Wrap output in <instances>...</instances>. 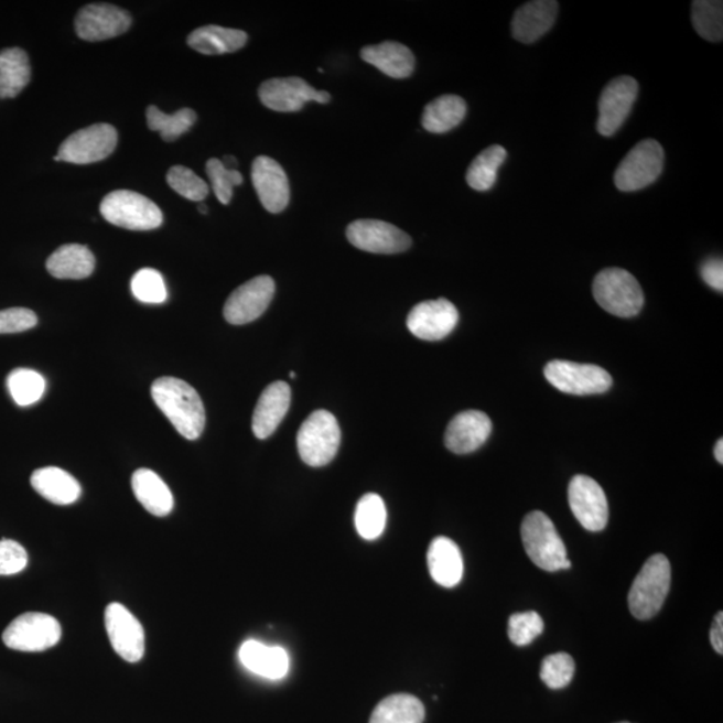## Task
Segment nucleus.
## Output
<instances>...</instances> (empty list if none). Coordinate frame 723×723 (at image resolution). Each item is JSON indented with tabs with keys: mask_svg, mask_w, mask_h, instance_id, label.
I'll use <instances>...</instances> for the list:
<instances>
[{
	"mask_svg": "<svg viewBox=\"0 0 723 723\" xmlns=\"http://www.w3.org/2000/svg\"><path fill=\"white\" fill-rule=\"evenodd\" d=\"M694 29L703 40L721 42L723 36V3L716 0H697L691 8Z\"/></svg>",
	"mask_w": 723,
	"mask_h": 723,
	"instance_id": "e433bc0d",
	"label": "nucleus"
},
{
	"mask_svg": "<svg viewBox=\"0 0 723 723\" xmlns=\"http://www.w3.org/2000/svg\"><path fill=\"white\" fill-rule=\"evenodd\" d=\"M558 2L553 0H533L522 4L515 12L512 20V34L516 41L533 43L547 34L557 21Z\"/></svg>",
	"mask_w": 723,
	"mask_h": 723,
	"instance_id": "4be33fe9",
	"label": "nucleus"
},
{
	"mask_svg": "<svg viewBox=\"0 0 723 723\" xmlns=\"http://www.w3.org/2000/svg\"><path fill=\"white\" fill-rule=\"evenodd\" d=\"M39 323L34 311L14 307L0 311V334H15L28 332Z\"/></svg>",
	"mask_w": 723,
	"mask_h": 723,
	"instance_id": "c03bdc74",
	"label": "nucleus"
},
{
	"mask_svg": "<svg viewBox=\"0 0 723 723\" xmlns=\"http://www.w3.org/2000/svg\"><path fill=\"white\" fill-rule=\"evenodd\" d=\"M671 584V565L662 553L652 554L641 566L629 590L628 607L635 618H654L662 608Z\"/></svg>",
	"mask_w": 723,
	"mask_h": 723,
	"instance_id": "7ed1b4c3",
	"label": "nucleus"
},
{
	"mask_svg": "<svg viewBox=\"0 0 723 723\" xmlns=\"http://www.w3.org/2000/svg\"><path fill=\"white\" fill-rule=\"evenodd\" d=\"M524 550L536 566L548 572L570 570L571 562L552 520L540 510L527 515L521 526Z\"/></svg>",
	"mask_w": 723,
	"mask_h": 723,
	"instance_id": "f03ea898",
	"label": "nucleus"
},
{
	"mask_svg": "<svg viewBox=\"0 0 723 723\" xmlns=\"http://www.w3.org/2000/svg\"><path fill=\"white\" fill-rule=\"evenodd\" d=\"M158 408L186 440H197L205 428V409L198 392L181 379L164 377L152 385Z\"/></svg>",
	"mask_w": 723,
	"mask_h": 723,
	"instance_id": "f257e3e1",
	"label": "nucleus"
},
{
	"mask_svg": "<svg viewBox=\"0 0 723 723\" xmlns=\"http://www.w3.org/2000/svg\"><path fill=\"white\" fill-rule=\"evenodd\" d=\"M575 675V660L566 652H557L542 660L540 678L548 688L564 689Z\"/></svg>",
	"mask_w": 723,
	"mask_h": 723,
	"instance_id": "58836bf2",
	"label": "nucleus"
},
{
	"mask_svg": "<svg viewBox=\"0 0 723 723\" xmlns=\"http://www.w3.org/2000/svg\"><path fill=\"white\" fill-rule=\"evenodd\" d=\"M425 706L419 698L410 694H395L385 698L374 710L370 723H423Z\"/></svg>",
	"mask_w": 723,
	"mask_h": 723,
	"instance_id": "2f4dec72",
	"label": "nucleus"
},
{
	"mask_svg": "<svg viewBox=\"0 0 723 723\" xmlns=\"http://www.w3.org/2000/svg\"><path fill=\"white\" fill-rule=\"evenodd\" d=\"M166 181L174 192L191 202L202 203L209 193L208 184L190 168L183 165L172 166L166 174Z\"/></svg>",
	"mask_w": 723,
	"mask_h": 723,
	"instance_id": "4c0bfd02",
	"label": "nucleus"
},
{
	"mask_svg": "<svg viewBox=\"0 0 723 723\" xmlns=\"http://www.w3.org/2000/svg\"><path fill=\"white\" fill-rule=\"evenodd\" d=\"M386 505L376 494H367L360 498L357 510H355V527L360 538L365 540H376L385 531Z\"/></svg>",
	"mask_w": 723,
	"mask_h": 723,
	"instance_id": "72a5a7b5",
	"label": "nucleus"
},
{
	"mask_svg": "<svg viewBox=\"0 0 723 723\" xmlns=\"http://www.w3.org/2000/svg\"><path fill=\"white\" fill-rule=\"evenodd\" d=\"M572 514L583 528L601 532L608 522V501L602 486L589 476H575L569 486Z\"/></svg>",
	"mask_w": 723,
	"mask_h": 723,
	"instance_id": "4468645a",
	"label": "nucleus"
},
{
	"mask_svg": "<svg viewBox=\"0 0 723 723\" xmlns=\"http://www.w3.org/2000/svg\"><path fill=\"white\" fill-rule=\"evenodd\" d=\"M147 120L149 129L160 132L162 140L172 142L188 132L195 125L197 116L195 110L186 108L174 115H166L162 114L158 106L152 105L147 109Z\"/></svg>",
	"mask_w": 723,
	"mask_h": 723,
	"instance_id": "f704fd0d",
	"label": "nucleus"
},
{
	"mask_svg": "<svg viewBox=\"0 0 723 723\" xmlns=\"http://www.w3.org/2000/svg\"><path fill=\"white\" fill-rule=\"evenodd\" d=\"M105 627L111 647L127 662L136 663L145 652V633L141 623L120 603H111L105 609Z\"/></svg>",
	"mask_w": 723,
	"mask_h": 723,
	"instance_id": "ddd939ff",
	"label": "nucleus"
},
{
	"mask_svg": "<svg viewBox=\"0 0 723 723\" xmlns=\"http://www.w3.org/2000/svg\"><path fill=\"white\" fill-rule=\"evenodd\" d=\"M665 152L656 140H645L635 145L615 172V185L622 192L646 188L663 171Z\"/></svg>",
	"mask_w": 723,
	"mask_h": 723,
	"instance_id": "0eeeda50",
	"label": "nucleus"
},
{
	"mask_svg": "<svg viewBox=\"0 0 723 723\" xmlns=\"http://www.w3.org/2000/svg\"><path fill=\"white\" fill-rule=\"evenodd\" d=\"M251 176L261 205L271 214L283 212L290 203V184L279 162L259 155L253 161Z\"/></svg>",
	"mask_w": 723,
	"mask_h": 723,
	"instance_id": "6ab92c4d",
	"label": "nucleus"
},
{
	"mask_svg": "<svg viewBox=\"0 0 723 723\" xmlns=\"http://www.w3.org/2000/svg\"><path fill=\"white\" fill-rule=\"evenodd\" d=\"M619 723H632V722H619Z\"/></svg>",
	"mask_w": 723,
	"mask_h": 723,
	"instance_id": "603ef678",
	"label": "nucleus"
},
{
	"mask_svg": "<svg viewBox=\"0 0 723 723\" xmlns=\"http://www.w3.org/2000/svg\"><path fill=\"white\" fill-rule=\"evenodd\" d=\"M291 403V388L283 381L273 382L259 398L252 417V432L259 440L272 435L284 420Z\"/></svg>",
	"mask_w": 723,
	"mask_h": 723,
	"instance_id": "412c9836",
	"label": "nucleus"
},
{
	"mask_svg": "<svg viewBox=\"0 0 723 723\" xmlns=\"http://www.w3.org/2000/svg\"><path fill=\"white\" fill-rule=\"evenodd\" d=\"M544 632V622L535 611L515 614L508 623V637L516 646H528Z\"/></svg>",
	"mask_w": 723,
	"mask_h": 723,
	"instance_id": "a19ab883",
	"label": "nucleus"
},
{
	"mask_svg": "<svg viewBox=\"0 0 723 723\" xmlns=\"http://www.w3.org/2000/svg\"><path fill=\"white\" fill-rule=\"evenodd\" d=\"M507 160V151L501 145H492L479 153L466 172V183L471 188L485 192L494 188L497 172Z\"/></svg>",
	"mask_w": 723,
	"mask_h": 723,
	"instance_id": "473e14b6",
	"label": "nucleus"
},
{
	"mask_svg": "<svg viewBox=\"0 0 723 723\" xmlns=\"http://www.w3.org/2000/svg\"><path fill=\"white\" fill-rule=\"evenodd\" d=\"M104 219L130 230H152L164 222L161 209L148 197L132 191H115L101 203Z\"/></svg>",
	"mask_w": 723,
	"mask_h": 723,
	"instance_id": "423d86ee",
	"label": "nucleus"
},
{
	"mask_svg": "<svg viewBox=\"0 0 723 723\" xmlns=\"http://www.w3.org/2000/svg\"><path fill=\"white\" fill-rule=\"evenodd\" d=\"M347 239L354 247L371 253H401L408 251L411 239L402 229L381 220L364 219L350 224Z\"/></svg>",
	"mask_w": 723,
	"mask_h": 723,
	"instance_id": "2eb2a0df",
	"label": "nucleus"
},
{
	"mask_svg": "<svg viewBox=\"0 0 723 723\" xmlns=\"http://www.w3.org/2000/svg\"><path fill=\"white\" fill-rule=\"evenodd\" d=\"M198 211H201V214L205 215L208 212L207 205L201 204L198 205Z\"/></svg>",
	"mask_w": 723,
	"mask_h": 723,
	"instance_id": "8fccbe9b",
	"label": "nucleus"
},
{
	"mask_svg": "<svg viewBox=\"0 0 723 723\" xmlns=\"http://www.w3.org/2000/svg\"><path fill=\"white\" fill-rule=\"evenodd\" d=\"M224 166L227 168V170H235V166L238 165V162L233 158V155H226L224 158V161H222Z\"/></svg>",
	"mask_w": 723,
	"mask_h": 723,
	"instance_id": "09e8293b",
	"label": "nucleus"
},
{
	"mask_svg": "<svg viewBox=\"0 0 723 723\" xmlns=\"http://www.w3.org/2000/svg\"><path fill=\"white\" fill-rule=\"evenodd\" d=\"M458 311L447 299L414 305L408 316V328L422 341H441L456 328Z\"/></svg>",
	"mask_w": 723,
	"mask_h": 723,
	"instance_id": "a211bd4d",
	"label": "nucleus"
},
{
	"mask_svg": "<svg viewBox=\"0 0 723 723\" xmlns=\"http://www.w3.org/2000/svg\"><path fill=\"white\" fill-rule=\"evenodd\" d=\"M132 26V17L117 6L108 3L87 4L76 18V31L80 40L99 42L127 33Z\"/></svg>",
	"mask_w": 723,
	"mask_h": 723,
	"instance_id": "dca6fc26",
	"label": "nucleus"
},
{
	"mask_svg": "<svg viewBox=\"0 0 723 723\" xmlns=\"http://www.w3.org/2000/svg\"><path fill=\"white\" fill-rule=\"evenodd\" d=\"M62 637L60 622L52 615L26 613L18 616L4 629L3 641L11 650L41 652L58 645Z\"/></svg>",
	"mask_w": 723,
	"mask_h": 723,
	"instance_id": "1a4fd4ad",
	"label": "nucleus"
},
{
	"mask_svg": "<svg viewBox=\"0 0 723 723\" xmlns=\"http://www.w3.org/2000/svg\"><path fill=\"white\" fill-rule=\"evenodd\" d=\"M592 291L597 304L615 316L638 315L645 304L644 290L638 280L622 268H607L597 273Z\"/></svg>",
	"mask_w": 723,
	"mask_h": 723,
	"instance_id": "20e7f679",
	"label": "nucleus"
},
{
	"mask_svg": "<svg viewBox=\"0 0 723 723\" xmlns=\"http://www.w3.org/2000/svg\"><path fill=\"white\" fill-rule=\"evenodd\" d=\"M701 276L704 283L715 291H723V263L722 259L713 258L704 261L701 267Z\"/></svg>",
	"mask_w": 723,
	"mask_h": 723,
	"instance_id": "a18cd8bd",
	"label": "nucleus"
},
{
	"mask_svg": "<svg viewBox=\"0 0 723 723\" xmlns=\"http://www.w3.org/2000/svg\"><path fill=\"white\" fill-rule=\"evenodd\" d=\"M207 174L217 201L224 205L229 204L233 201L235 186L242 183L241 173L236 170H227L220 160L211 159L207 162Z\"/></svg>",
	"mask_w": 723,
	"mask_h": 723,
	"instance_id": "79ce46f5",
	"label": "nucleus"
},
{
	"mask_svg": "<svg viewBox=\"0 0 723 723\" xmlns=\"http://www.w3.org/2000/svg\"><path fill=\"white\" fill-rule=\"evenodd\" d=\"M276 294V282L261 276L241 284L229 295L224 305V317L235 326L251 323L266 313Z\"/></svg>",
	"mask_w": 723,
	"mask_h": 723,
	"instance_id": "f8f14e48",
	"label": "nucleus"
},
{
	"mask_svg": "<svg viewBox=\"0 0 723 723\" xmlns=\"http://www.w3.org/2000/svg\"><path fill=\"white\" fill-rule=\"evenodd\" d=\"M36 494L57 505H71L80 496V485L71 473L57 466L41 467L31 476Z\"/></svg>",
	"mask_w": 723,
	"mask_h": 723,
	"instance_id": "a878e982",
	"label": "nucleus"
},
{
	"mask_svg": "<svg viewBox=\"0 0 723 723\" xmlns=\"http://www.w3.org/2000/svg\"><path fill=\"white\" fill-rule=\"evenodd\" d=\"M298 452L305 464L321 467L332 463L341 445V428L327 410H316L296 435Z\"/></svg>",
	"mask_w": 723,
	"mask_h": 723,
	"instance_id": "39448f33",
	"label": "nucleus"
},
{
	"mask_svg": "<svg viewBox=\"0 0 723 723\" xmlns=\"http://www.w3.org/2000/svg\"><path fill=\"white\" fill-rule=\"evenodd\" d=\"M31 67L28 54L20 47L0 52V98L9 99L21 95L30 83Z\"/></svg>",
	"mask_w": 723,
	"mask_h": 723,
	"instance_id": "c756f323",
	"label": "nucleus"
},
{
	"mask_svg": "<svg viewBox=\"0 0 723 723\" xmlns=\"http://www.w3.org/2000/svg\"><path fill=\"white\" fill-rule=\"evenodd\" d=\"M259 98L266 108L291 114L299 111L310 101L327 104L332 96L327 91L316 90L298 77L272 78L259 87Z\"/></svg>",
	"mask_w": 723,
	"mask_h": 723,
	"instance_id": "9b49d317",
	"label": "nucleus"
},
{
	"mask_svg": "<svg viewBox=\"0 0 723 723\" xmlns=\"http://www.w3.org/2000/svg\"><path fill=\"white\" fill-rule=\"evenodd\" d=\"M239 658L248 671L272 681L284 678L290 670V658L284 648L266 646L258 640L245 641Z\"/></svg>",
	"mask_w": 723,
	"mask_h": 723,
	"instance_id": "5701e85b",
	"label": "nucleus"
},
{
	"mask_svg": "<svg viewBox=\"0 0 723 723\" xmlns=\"http://www.w3.org/2000/svg\"><path fill=\"white\" fill-rule=\"evenodd\" d=\"M96 258L89 248L80 245L62 246L47 259L50 276L57 279L79 280L95 271Z\"/></svg>",
	"mask_w": 723,
	"mask_h": 723,
	"instance_id": "cd10ccee",
	"label": "nucleus"
},
{
	"mask_svg": "<svg viewBox=\"0 0 723 723\" xmlns=\"http://www.w3.org/2000/svg\"><path fill=\"white\" fill-rule=\"evenodd\" d=\"M118 134L109 123H96L68 136L62 142L55 161L71 164L87 165L108 159L115 152Z\"/></svg>",
	"mask_w": 723,
	"mask_h": 723,
	"instance_id": "9d476101",
	"label": "nucleus"
},
{
	"mask_svg": "<svg viewBox=\"0 0 723 723\" xmlns=\"http://www.w3.org/2000/svg\"><path fill=\"white\" fill-rule=\"evenodd\" d=\"M28 563V552L20 542L0 540V576L17 575L26 569Z\"/></svg>",
	"mask_w": 723,
	"mask_h": 723,
	"instance_id": "37998d69",
	"label": "nucleus"
},
{
	"mask_svg": "<svg viewBox=\"0 0 723 723\" xmlns=\"http://www.w3.org/2000/svg\"><path fill=\"white\" fill-rule=\"evenodd\" d=\"M639 86L632 77H618L604 87L600 98L597 132L604 137L614 136L625 123L638 97Z\"/></svg>",
	"mask_w": 723,
	"mask_h": 723,
	"instance_id": "f3484780",
	"label": "nucleus"
},
{
	"mask_svg": "<svg viewBox=\"0 0 723 723\" xmlns=\"http://www.w3.org/2000/svg\"><path fill=\"white\" fill-rule=\"evenodd\" d=\"M714 456H715V460L719 461L720 464H723V440L722 439L719 442H716V444H715Z\"/></svg>",
	"mask_w": 723,
	"mask_h": 723,
	"instance_id": "de8ad7c7",
	"label": "nucleus"
},
{
	"mask_svg": "<svg viewBox=\"0 0 723 723\" xmlns=\"http://www.w3.org/2000/svg\"><path fill=\"white\" fill-rule=\"evenodd\" d=\"M710 640H712V646L714 650L722 656L723 651V614L719 613L715 615L713 622L712 632H710Z\"/></svg>",
	"mask_w": 723,
	"mask_h": 723,
	"instance_id": "49530a36",
	"label": "nucleus"
},
{
	"mask_svg": "<svg viewBox=\"0 0 723 723\" xmlns=\"http://www.w3.org/2000/svg\"><path fill=\"white\" fill-rule=\"evenodd\" d=\"M8 389L17 404L30 407L45 395L46 381L39 371L15 369L8 377Z\"/></svg>",
	"mask_w": 723,
	"mask_h": 723,
	"instance_id": "c9c22d12",
	"label": "nucleus"
},
{
	"mask_svg": "<svg viewBox=\"0 0 723 723\" xmlns=\"http://www.w3.org/2000/svg\"><path fill=\"white\" fill-rule=\"evenodd\" d=\"M428 565L433 581L442 587L453 589L464 575V560L460 548L451 539L440 536L428 551Z\"/></svg>",
	"mask_w": 723,
	"mask_h": 723,
	"instance_id": "b1692460",
	"label": "nucleus"
},
{
	"mask_svg": "<svg viewBox=\"0 0 723 723\" xmlns=\"http://www.w3.org/2000/svg\"><path fill=\"white\" fill-rule=\"evenodd\" d=\"M465 116L466 104L463 98L453 95L442 96L427 105L422 115V127L435 134L451 132L463 122Z\"/></svg>",
	"mask_w": 723,
	"mask_h": 723,
	"instance_id": "7c9ffc66",
	"label": "nucleus"
},
{
	"mask_svg": "<svg viewBox=\"0 0 723 723\" xmlns=\"http://www.w3.org/2000/svg\"><path fill=\"white\" fill-rule=\"evenodd\" d=\"M248 35L245 31L220 26L198 28L188 36V45L205 55H220L238 52L245 47Z\"/></svg>",
	"mask_w": 723,
	"mask_h": 723,
	"instance_id": "c85d7f7f",
	"label": "nucleus"
},
{
	"mask_svg": "<svg viewBox=\"0 0 723 723\" xmlns=\"http://www.w3.org/2000/svg\"><path fill=\"white\" fill-rule=\"evenodd\" d=\"M544 376L553 388L572 396L602 395L613 386V378L602 367L571 360H551Z\"/></svg>",
	"mask_w": 723,
	"mask_h": 723,
	"instance_id": "6e6552de",
	"label": "nucleus"
},
{
	"mask_svg": "<svg viewBox=\"0 0 723 723\" xmlns=\"http://www.w3.org/2000/svg\"><path fill=\"white\" fill-rule=\"evenodd\" d=\"M492 433V421L483 411L467 410L457 414L449 423L445 445L456 454L476 452Z\"/></svg>",
	"mask_w": 723,
	"mask_h": 723,
	"instance_id": "aec40b11",
	"label": "nucleus"
},
{
	"mask_svg": "<svg viewBox=\"0 0 723 723\" xmlns=\"http://www.w3.org/2000/svg\"><path fill=\"white\" fill-rule=\"evenodd\" d=\"M290 377H291V378H295V377H296V374H295V373H291V374H290Z\"/></svg>",
	"mask_w": 723,
	"mask_h": 723,
	"instance_id": "3c124183",
	"label": "nucleus"
},
{
	"mask_svg": "<svg viewBox=\"0 0 723 723\" xmlns=\"http://www.w3.org/2000/svg\"><path fill=\"white\" fill-rule=\"evenodd\" d=\"M133 494L149 514L164 517L172 512L173 496L162 478L151 470H139L132 477Z\"/></svg>",
	"mask_w": 723,
	"mask_h": 723,
	"instance_id": "bb28decb",
	"label": "nucleus"
},
{
	"mask_svg": "<svg viewBox=\"0 0 723 723\" xmlns=\"http://www.w3.org/2000/svg\"><path fill=\"white\" fill-rule=\"evenodd\" d=\"M132 292L137 301L147 304H161L168 298L164 278L153 268H143L134 273Z\"/></svg>",
	"mask_w": 723,
	"mask_h": 723,
	"instance_id": "ea45409f",
	"label": "nucleus"
},
{
	"mask_svg": "<svg viewBox=\"0 0 723 723\" xmlns=\"http://www.w3.org/2000/svg\"><path fill=\"white\" fill-rule=\"evenodd\" d=\"M360 57L367 64L376 66L386 76L402 79L411 76L416 60L407 46L398 42H384L381 45L362 48Z\"/></svg>",
	"mask_w": 723,
	"mask_h": 723,
	"instance_id": "393cba45",
	"label": "nucleus"
}]
</instances>
